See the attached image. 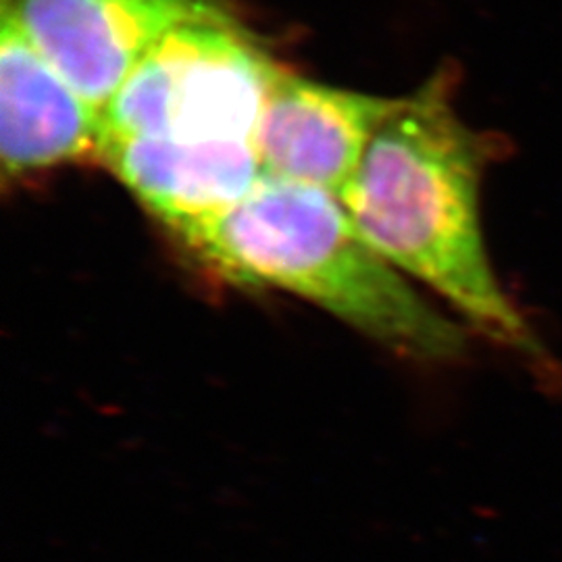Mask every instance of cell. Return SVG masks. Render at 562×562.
Wrapping results in <instances>:
<instances>
[{
  "instance_id": "cell-6",
  "label": "cell",
  "mask_w": 562,
  "mask_h": 562,
  "mask_svg": "<svg viewBox=\"0 0 562 562\" xmlns=\"http://www.w3.org/2000/svg\"><path fill=\"white\" fill-rule=\"evenodd\" d=\"M99 161L183 244L238 206L262 178L255 142L104 138Z\"/></svg>"
},
{
  "instance_id": "cell-2",
  "label": "cell",
  "mask_w": 562,
  "mask_h": 562,
  "mask_svg": "<svg viewBox=\"0 0 562 562\" xmlns=\"http://www.w3.org/2000/svg\"><path fill=\"white\" fill-rule=\"evenodd\" d=\"M186 246L225 280L313 302L406 359L448 362L464 355L461 325L422 299L362 238L340 199L319 188L262 176L238 206Z\"/></svg>"
},
{
  "instance_id": "cell-1",
  "label": "cell",
  "mask_w": 562,
  "mask_h": 562,
  "mask_svg": "<svg viewBox=\"0 0 562 562\" xmlns=\"http://www.w3.org/2000/svg\"><path fill=\"white\" fill-rule=\"evenodd\" d=\"M454 81L440 69L401 99L340 202L362 238L406 278L438 292L485 338L538 355L483 240L480 190L498 144L459 117Z\"/></svg>"
},
{
  "instance_id": "cell-5",
  "label": "cell",
  "mask_w": 562,
  "mask_h": 562,
  "mask_svg": "<svg viewBox=\"0 0 562 562\" xmlns=\"http://www.w3.org/2000/svg\"><path fill=\"white\" fill-rule=\"evenodd\" d=\"M398 102L283 69L267 97L255 138L262 176L313 186L340 199Z\"/></svg>"
},
{
  "instance_id": "cell-3",
  "label": "cell",
  "mask_w": 562,
  "mask_h": 562,
  "mask_svg": "<svg viewBox=\"0 0 562 562\" xmlns=\"http://www.w3.org/2000/svg\"><path fill=\"white\" fill-rule=\"evenodd\" d=\"M281 71L236 15L183 23L144 55L106 104L104 138L255 142Z\"/></svg>"
},
{
  "instance_id": "cell-7",
  "label": "cell",
  "mask_w": 562,
  "mask_h": 562,
  "mask_svg": "<svg viewBox=\"0 0 562 562\" xmlns=\"http://www.w3.org/2000/svg\"><path fill=\"white\" fill-rule=\"evenodd\" d=\"M102 138V111L60 76L18 21L0 11L2 181L99 159Z\"/></svg>"
},
{
  "instance_id": "cell-4",
  "label": "cell",
  "mask_w": 562,
  "mask_h": 562,
  "mask_svg": "<svg viewBox=\"0 0 562 562\" xmlns=\"http://www.w3.org/2000/svg\"><path fill=\"white\" fill-rule=\"evenodd\" d=\"M0 11L99 111L171 30L234 15L225 0H0Z\"/></svg>"
}]
</instances>
